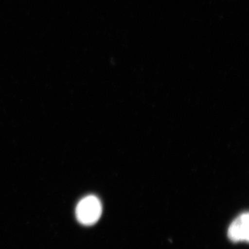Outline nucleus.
Returning a JSON list of instances; mask_svg holds the SVG:
<instances>
[{"instance_id":"obj_1","label":"nucleus","mask_w":249,"mask_h":249,"mask_svg":"<svg viewBox=\"0 0 249 249\" xmlns=\"http://www.w3.org/2000/svg\"><path fill=\"white\" fill-rule=\"evenodd\" d=\"M102 214V205L96 196L83 198L76 206V215L80 224L91 226L99 220Z\"/></svg>"},{"instance_id":"obj_2","label":"nucleus","mask_w":249,"mask_h":249,"mask_svg":"<svg viewBox=\"0 0 249 249\" xmlns=\"http://www.w3.org/2000/svg\"><path fill=\"white\" fill-rule=\"evenodd\" d=\"M249 215L241 214L231 224L228 230L229 239L234 242H248L249 240Z\"/></svg>"}]
</instances>
